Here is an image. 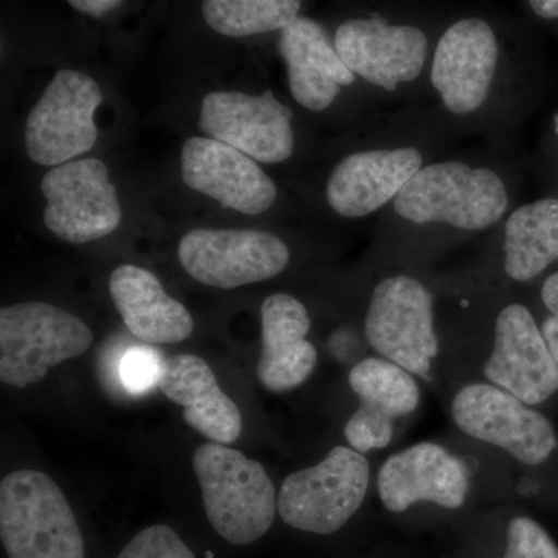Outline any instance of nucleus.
I'll list each match as a JSON object with an SVG mask.
<instances>
[{"label": "nucleus", "instance_id": "obj_6", "mask_svg": "<svg viewBox=\"0 0 558 558\" xmlns=\"http://www.w3.org/2000/svg\"><path fill=\"white\" fill-rule=\"evenodd\" d=\"M102 102L100 84L80 70L62 69L33 106L25 123V150L40 167L80 159L97 145L95 113Z\"/></svg>", "mask_w": 558, "mask_h": 558}, {"label": "nucleus", "instance_id": "obj_4", "mask_svg": "<svg viewBox=\"0 0 558 558\" xmlns=\"http://www.w3.org/2000/svg\"><path fill=\"white\" fill-rule=\"evenodd\" d=\"M94 332L72 312L44 301H25L0 311V380L27 388L50 368L86 354Z\"/></svg>", "mask_w": 558, "mask_h": 558}, {"label": "nucleus", "instance_id": "obj_1", "mask_svg": "<svg viewBox=\"0 0 558 558\" xmlns=\"http://www.w3.org/2000/svg\"><path fill=\"white\" fill-rule=\"evenodd\" d=\"M193 470L209 524L220 537L247 546L267 534L278 497L260 462L223 444L208 442L194 451Z\"/></svg>", "mask_w": 558, "mask_h": 558}, {"label": "nucleus", "instance_id": "obj_13", "mask_svg": "<svg viewBox=\"0 0 558 558\" xmlns=\"http://www.w3.org/2000/svg\"><path fill=\"white\" fill-rule=\"evenodd\" d=\"M180 174L190 190L242 215L266 213L278 197L277 185L258 161L211 137L183 143Z\"/></svg>", "mask_w": 558, "mask_h": 558}, {"label": "nucleus", "instance_id": "obj_11", "mask_svg": "<svg viewBox=\"0 0 558 558\" xmlns=\"http://www.w3.org/2000/svg\"><path fill=\"white\" fill-rule=\"evenodd\" d=\"M293 113L270 90L260 95L216 90L201 105L199 128L207 137L242 150L260 163H281L293 154Z\"/></svg>", "mask_w": 558, "mask_h": 558}, {"label": "nucleus", "instance_id": "obj_18", "mask_svg": "<svg viewBox=\"0 0 558 558\" xmlns=\"http://www.w3.org/2000/svg\"><path fill=\"white\" fill-rule=\"evenodd\" d=\"M263 352L256 374L264 388L286 392L310 379L318 352L306 339L311 318L306 306L288 293H275L260 307Z\"/></svg>", "mask_w": 558, "mask_h": 558}, {"label": "nucleus", "instance_id": "obj_2", "mask_svg": "<svg viewBox=\"0 0 558 558\" xmlns=\"http://www.w3.org/2000/svg\"><path fill=\"white\" fill-rule=\"evenodd\" d=\"M0 539L9 558H84L68 498L38 470H16L0 483Z\"/></svg>", "mask_w": 558, "mask_h": 558}, {"label": "nucleus", "instance_id": "obj_27", "mask_svg": "<svg viewBox=\"0 0 558 558\" xmlns=\"http://www.w3.org/2000/svg\"><path fill=\"white\" fill-rule=\"evenodd\" d=\"M117 558H196L182 538L165 524L143 529Z\"/></svg>", "mask_w": 558, "mask_h": 558}, {"label": "nucleus", "instance_id": "obj_28", "mask_svg": "<svg viewBox=\"0 0 558 558\" xmlns=\"http://www.w3.org/2000/svg\"><path fill=\"white\" fill-rule=\"evenodd\" d=\"M502 558H558V548L537 521L517 517L508 529V549Z\"/></svg>", "mask_w": 558, "mask_h": 558}, {"label": "nucleus", "instance_id": "obj_9", "mask_svg": "<svg viewBox=\"0 0 558 558\" xmlns=\"http://www.w3.org/2000/svg\"><path fill=\"white\" fill-rule=\"evenodd\" d=\"M180 266L194 281L238 289L278 277L290 250L275 234L247 229H194L179 242Z\"/></svg>", "mask_w": 558, "mask_h": 558}, {"label": "nucleus", "instance_id": "obj_8", "mask_svg": "<svg viewBox=\"0 0 558 558\" xmlns=\"http://www.w3.org/2000/svg\"><path fill=\"white\" fill-rule=\"evenodd\" d=\"M44 226L70 244L109 236L123 219L119 193L101 160L87 157L58 165L40 180Z\"/></svg>", "mask_w": 558, "mask_h": 558}, {"label": "nucleus", "instance_id": "obj_7", "mask_svg": "<svg viewBox=\"0 0 558 558\" xmlns=\"http://www.w3.org/2000/svg\"><path fill=\"white\" fill-rule=\"evenodd\" d=\"M365 336L380 357L421 379H432L429 373L439 352V340L433 296L422 282L407 275L380 281L371 295Z\"/></svg>", "mask_w": 558, "mask_h": 558}, {"label": "nucleus", "instance_id": "obj_22", "mask_svg": "<svg viewBox=\"0 0 558 558\" xmlns=\"http://www.w3.org/2000/svg\"><path fill=\"white\" fill-rule=\"evenodd\" d=\"M505 270L513 281L538 277L558 260V199L523 205L505 227Z\"/></svg>", "mask_w": 558, "mask_h": 558}, {"label": "nucleus", "instance_id": "obj_15", "mask_svg": "<svg viewBox=\"0 0 558 558\" xmlns=\"http://www.w3.org/2000/svg\"><path fill=\"white\" fill-rule=\"evenodd\" d=\"M497 35L487 21L465 17L440 35L433 54L432 83L447 109L459 116L487 100L497 70Z\"/></svg>", "mask_w": 558, "mask_h": 558}, {"label": "nucleus", "instance_id": "obj_17", "mask_svg": "<svg viewBox=\"0 0 558 558\" xmlns=\"http://www.w3.org/2000/svg\"><path fill=\"white\" fill-rule=\"evenodd\" d=\"M421 170L422 156L414 148L351 154L333 168L326 199L344 218H362L396 199Z\"/></svg>", "mask_w": 558, "mask_h": 558}, {"label": "nucleus", "instance_id": "obj_24", "mask_svg": "<svg viewBox=\"0 0 558 558\" xmlns=\"http://www.w3.org/2000/svg\"><path fill=\"white\" fill-rule=\"evenodd\" d=\"M349 387L360 405L396 418L417 409L421 389L413 374L384 357L362 360L349 374Z\"/></svg>", "mask_w": 558, "mask_h": 558}, {"label": "nucleus", "instance_id": "obj_23", "mask_svg": "<svg viewBox=\"0 0 558 558\" xmlns=\"http://www.w3.org/2000/svg\"><path fill=\"white\" fill-rule=\"evenodd\" d=\"M303 0H204L202 17L218 35L248 38L281 32L299 20Z\"/></svg>", "mask_w": 558, "mask_h": 558}, {"label": "nucleus", "instance_id": "obj_31", "mask_svg": "<svg viewBox=\"0 0 558 558\" xmlns=\"http://www.w3.org/2000/svg\"><path fill=\"white\" fill-rule=\"evenodd\" d=\"M531 10L546 21L558 20V0H527Z\"/></svg>", "mask_w": 558, "mask_h": 558}, {"label": "nucleus", "instance_id": "obj_3", "mask_svg": "<svg viewBox=\"0 0 558 558\" xmlns=\"http://www.w3.org/2000/svg\"><path fill=\"white\" fill-rule=\"evenodd\" d=\"M508 191L499 175L461 161L422 168L395 199L396 213L414 223H446L484 230L508 209Z\"/></svg>", "mask_w": 558, "mask_h": 558}, {"label": "nucleus", "instance_id": "obj_5", "mask_svg": "<svg viewBox=\"0 0 558 558\" xmlns=\"http://www.w3.org/2000/svg\"><path fill=\"white\" fill-rule=\"evenodd\" d=\"M368 459L339 446L314 468L299 470L282 483L278 512L290 527L329 535L348 523L365 501Z\"/></svg>", "mask_w": 558, "mask_h": 558}, {"label": "nucleus", "instance_id": "obj_16", "mask_svg": "<svg viewBox=\"0 0 558 558\" xmlns=\"http://www.w3.org/2000/svg\"><path fill=\"white\" fill-rule=\"evenodd\" d=\"M469 469L458 457L433 442L414 444L392 454L377 473V490L389 512H405L428 501L459 509L469 494Z\"/></svg>", "mask_w": 558, "mask_h": 558}, {"label": "nucleus", "instance_id": "obj_19", "mask_svg": "<svg viewBox=\"0 0 558 558\" xmlns=\"http://www.w3.org/2000/svg\"><path fill=\"white\" fill-rule=\"evenodd\" d=\"M279 33V53L288 68L293 98L310 110L328 109L341 87L354 83V73L317 21L300 16Z\"/></svg>", "mask_w": 558, "mask_h": 558}, {"label": "nucleus", "instance_id": "obj_14", "mask_svg": "<svg viewBox=\"0 0 558 558\" xmlns=\"http://www.w3.org/2000/svg\"><path fill=\"white\" fill-rule=\"evenodd\" d=\"M484 376L531 407L546 402L558 391L556 360L531 312L521 304H510L499 312Z\"/></svg>", "mask_w": 558, "mask_h": 558}, {"label": "nucleus", "instance_id": "obj_26", "mask_svg": "<svg viewBox=\"0 0 558 558\" xmlns=\"http://www.w3.org/2000/svg\"><path fill=\"white\" fill-rule=\"evenodd\" d=\"M392 435L395 418L365 405H360L344 425V438L359 453L385 449L391 442Z\"/></svg>", "mask_w": 558, "mask_h": 558}, {"label": "nucleus", "instance_id": "obj_12", "mask_svg": "<svg viewBox=\"0 0 558 558\" xmlns=\"http://www.w3.org/2000/svg\"><path fill=\"white\" fill-rule=\"evenodd\" d=\"M333 46L354 75L388 92L416 80L428 57V38L421 28L380 16L341 22Z\"/></svg>", "mask_w": 558, "mask_h": 558}, {"label": "nucleus", "instance_id": "obj_29", "mask_svg": "<svg viewBox=\"0 0 558 558\" xmlns=\"http://www.w3.org/2000/svg\"><path fill=\"white\" fill-rule=\"evenodd\" d=\"M542 299L550 314L543 323L542 333L558 366V271L546 279Z\"/></svg>", "mask_w": 558, "mask_h": 558}, {"label": "nucleus", "instance_id": "obj_25", "mask_svg": "<svg viewBox=\"0 0 558 558\" xmlns=\"http://www.w3.org/2000/svg\"><path fill=\"white\" fill-rule=\"evenodd\" d=\"M163 355L159 349L149 344H132L124 351H116V362L105 359L106 381L116 388L119 384L121 391L142 398L150 389L159 387Z\"/></svg>", "mask_w": 558, "mask_h": 558}, {"label": "nucleus", "instance_id": "obj_21", "mask_svg": "<svg viewBox=\"0 0 558 558\" xmlns=\"http://www.w3.org/2000/svg\"><path fill=\"white\" fill-rule=\"evenodd\" d=\"M109 293L135 339L148 344H172L193 336L190 311L165 292L153 271L123 264L110 275Z\"/></svg>", "mask_w": 558, "mask_h": 558}, {"label": "nucleus", "instance_id": "obj_30", "mask_svg": "<svg viewBox=\"0 0 558 558\" xmlns=\"http://www.w3.org/2000/svg\"><path fill=\"white\" fill-rule=\"evenodd\" d=\"M65 2L84 16L101 20L119 9L124 0H65Z\"/></svg>", "mask_w": 558, "mask_h": 558}, {"label": "nucleus", "instance_id": "obj_10", "mask_svg": "<svg viewBox=\"0 0 558 558\" xmlns=\"http://www.w3.org/2000/svg\"><path fill=\"white\" fill-rule=\"evenodd\" d=\"M451 416L470 438L508 451L523 464H542L557 447L548 418L494 384L462 388L451 403Z\"/></svg>", "mask_w": 558, "mask_h": 558}, {"label": "nucleus", "instance_id": "obj_20", "mask_svg": "<svg viewBox=\"0 0 558 558\" xmlns=\"http://www.w3.org/2000/svg\"><path fill=\"white\" fill-rule=\"evenodd\" d=\"M160 391L183 409V421L211 442L231 446L242 433V416L234 400L219 387L204 359L179 354L165 359Z\"/></svg>", "mask_w": 558, "mask_h": 558}]
</instances>
